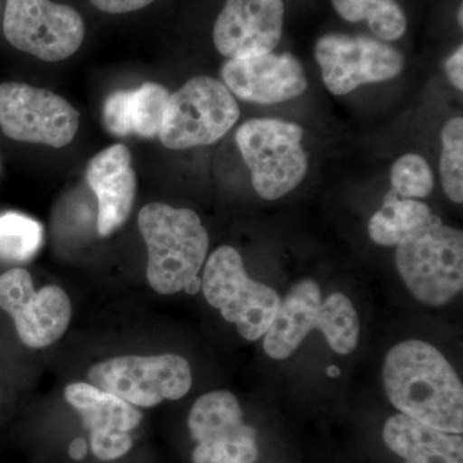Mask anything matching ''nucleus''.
Wrapping results in <instances>:
<instances>
[{
	"label": "nucleus",
	"mask_w": 463,
	"mask_h": 463,
	"mask_svg": "<svg viewBox=\"0 0 463 463\" xmlns=\"http://www.w3.org/2000/svg\"><path fill=\"white\" fill-rule=\"evenodd\" d=\"M390 403L444 432H463V385L443 353L423 340H404L389 350L383 367Z\"/></svg>",
	"instance_id": "1"
},
{
	"label": "nucleus",
	"mask_w": 463,
	"mask_h": 463,
	"mask_svg": "<svg viewBox=\"0 0 463 463\" xmlns=\"http://www.w3.org/2000/svg\"><path fill=\"white\" fill-rule=\"evenodd\" d=\"M326 337L332 352L349 355L361 337V321L354 304L341 292L323 297L318 283L300 279L281 298L272 326L263 336L265 354L273 361H285L313 331Z\"/></svg>",
	"instance_id": "2"
},
{
	"label": "nucleus",
	"mask_w": 463,
	"mask_h": 463,
	"mask_svg": "<svg viewBox=\"0 0 463 463\" xmlns=\"http://www.w3.org/2000/svg\"><path fill=\"white\" fill-rule=\"evenodd\" d=\"M147 246V279L161 295L182 291L199 277L209 251V234L194 210L148 203L138 216Z\"/></svg>",
	"instance_id": "3"
},
{
	"label": "nucleus",
	"mask_w": 463,
	"mask_h": 463,
	"mask_svg": "<svg viewBox=\"0 0 463 463\" xmlns=\"http://www.w3.org/2000/svg\"><path fill=\"white\" fill-rule=\"evenodd\" d=\"M395 267L417 301L432 307L447 306L462 294V231L437 219L397 246Z\"/></svg>",
	"instance_id": "4"
},
{
	"label": "nucleus",
	"mask_w": 463,
	"mask_h": 463,
	"mask_svg": "<svg viewBox=\"0 0 463 463\" xmlns=\"http://www.w3.org/2000/svg\"><path fill=\"white\" fill-rule=\"evenodd\" d=\"M201 288L207 303L248 341L263 339L281 306L279 292L252 279L232 246H221L207 259Z\"/></svg>",
	"instance_id": "5"
},
{
	"label": "nucleus",
	"mask_w": 463,
	"mask_h": 463,
	"mask_svg": "<svg viewBox=\"0 0 463 463\" xmlns=\"http://www.w3.org/2000/svg\"><path fill=\"white\" fill-rule=\"evenodd\" d=\"M303 137L300 125L276 118H252L241 125L236 133L237 146L261 199H281L306 178L307 158L301 147Z\"/></svg>",
	"instance_id": "6"
},
{
	"label": "nucleus",
	"mask_w": 463,
	"mask_h": 463,
	"mask_svg": "<svg viewBox=\"0 0 463 463\" xmlns=\"http://www.w3.org/2000/svg\"><path fill=\"white\" fill-rule=\"evenodd\" d=\"M239 118V103L230 90L216 79L197 76L170 96L158 137L170 149L213 145Z\"/></svg>",
	"instance_id": "7"
},
{
	"label": "nucleus",
	"mask_w": 463,
	"mask_h": 463,
	"mask_svg": "<svg viewBox=\"0 0 463 463\" xmlns=\"http://www.w3.org/2000/svg\"><path fill=\"white\" fill-rule=\"evenodd\" d=\"M88 380L128 403L149 408L184 397L192 388V370L176 354L118 356L94 364Z\"/></svg>",
	"instance_id": "8"
},
{
	"label": "nucleus",
	"mask_w": 463,
	"mask_h": 463,
	"mask_svg": "<svg viewBox=\"0 0 463 463\" xmlns=\"http://www.w3.org/2000/svg\"><path fill=\"white\" fill-rule=\"evenodd\" d=\"M3 30L14 48L48 62L72 56L85 35L80 14L51 0H7Z\"/></svg>",
	"instance_id": "9"
},
{
	"label": "nucleus",
	"mask_w": 463,
	"mask_h": 463,
	"mask_svg": "<svg viewBox=\"0 0 463 463\" xmlns=\"http://www.w3.org/2000/svg\"><path fill=\"white\" fill-rule=\"evenodd\" d=\"M78 109L53 91L32 85L0 84V128L14 141L65 147L79 129Z\"/></svg>",
	"instance_id": "10"
},
{
	"label": "nucleus",
	"mask_w": 463,
	"mask_h": 463,
	"mask_svg": "<svg viewBox=\"0 0 463 463\" xmlns=\"http://www.w3.org/2000/svg\"><path fill=\"white\" fill-rule=\"evenodd\" d=\"M315 54L323 81L335 96L389 80L404 69L401 52L364 35L327 33L317 42Z\"/></svg>",
	"instance_id": "11"
},
{
	"label": "nucleus",
	"mask_w": 463,
	"mask_h": 463,
	"mask_svg": "<svg viewBox=\"0 0 463 463\" xmlns=\"http://www.w3.org/2000/svg\"><path fill=\"white\" fill-rule=\"evenodd\" d=\"M0 307L14 318L26 346H50L65 334L71 319V303L58 286L36 291L30 273L21 268L0 276Z\"/></svg>",
	"instance_id": "12"
},
{
	"label": "nucleus",
	"mask_w": 463,
	"mask_h": 463,
	"mask_svg": "<svg viewBox=\"0 0 463 463\" xmlns=\"http://www.w3.org/2000/svg\"><path fill=\"white\" fill-rule=\"evenodd\" d=\"M282 0H227L213 33L216 50L230 60L276 50L282 38Z\"/></svg>",
	"instance_id": "13"
},
{
	"label": "nucleus",
	"mask_w": 463,
	"mask_h": 463,
	"mask_svg": "<svg viewBox=\"0 0 463 463\" xmlns=\"http://www.w3.org/2000/svg\"><path fill=\"white\" fill-rule=\"evenodd\" d=\"M222 79L231 93L258 105H274L297 99L307 88L303 66L291 53L270 52L227 61L222 67Z\"/></svg>",
	"instance_id": "14"
},
{
	"label": "nucleus",
	"mask_w": 463,
	"mask_h": 463,
	"mask_svg": "<svg viewBox=\"0 0 463 463\" xmlns=\"http://www.w3.org/2000/svg\"><path fill=\"white\" fill-rule=\"evenodd\" d=\"M85 176L99 201V234L109 236L128 221L136 199L137 179L129 149L124 145L103 149L91 158Z\"/></svg>",
	"instance_id": "15"
},
{
	"label": "nucleus",
	"mask_w": 463,
	"mask_h": 463,
	"mask_svg": "<svg viewBox=\"0 0 463 463\" xmlns=\"http://www.w3.org/2000/svg\"><path fill=\"white\" fill-rule=\"evenodd\" d=\"M383 439L405 463H463L462 434L437 430L403 413L386 420Z\"/></svg>",
	"instance_id": "16"
},
{
	"label": "nucleus",
	"mask_w": 463,
	"mask_h": 463,
	"mask_svg": "<svg viewBox=\"0 0 463 463\" xmlns=\"http://www.w3.org/2000/svg\"><path fill=\"white\" fill-rule=\"evenodd\" d=\"M65 398L83 417L85 426L93 430L129 432L142 421L136 405L87 383L67 386Z\"/></svg>",
	"instance_id": "17"
},
{
	"label": "nucleus",
	"mask_w": 463,
	"mask_h": 463,
	"mask_svg": "<svg viewBox=\"0 0 463 463\" xmlns=\"http://www.w3.org/2000/svg\"><path fill=\"white\" fill-rule=\"evenodd\" d=\"M430 207L421 201L401 199L394 191L386 194L383 205L374 213L368 223V233L377 245H401L423 228L437 221Z\"/></svg>",
	"instance_id": "18"
},
{
	"label": "nucleus",
	"mask_w": 463,
	"mask_h": 463,
	"mask_svg": "<svg viewBox=\"0 0 463 463\" xmlns=\"http://www.w3.org/2000/svg\"><path fill=\"white\" fill-rule=\"evenodd\" d=\"M248 426L239 399L227 390L201 395L188 414V429L197 443L230 437Z\"/></svg>",
	"instance_id": "19"
},
{
	"label": "nucleus",
	"mask_w": 463,
	"mask_h": 463,
	"mask_svg": "<svg viewBox=\"0 0 463 463\" xmlns=\"http://www.w3.org/2000/svg\"><path fill=\"white\" fill-rule=\"evenodd\" d=\"M332 5L349 23L367 21L383 41H397L407 29V17L395 0H332Z\"/></svg>",
	"instance_id": "20"
},
{
	"label": "nucleus",
	"mask_w": 463,
	"mask_h": 463,
	"mask_svg": "<svg viewBox=\"0 0 463 463\" xmlns=\"http://www.w3.org/2000/svg\"><path fill=\"white\" fill-rule=\"evenodd\" d=\"M44 230L35 219L20 213L0 214V259L25 263L42 248Z\"/></svg>",
	"instance_id": "21"
},
{
	"label": "nucleus",
	"mask_w": 463,
	"mask_h": 463,
	"mask_svg": "<svg viewBox=\"0 0 463 463\" xmlns=\"http://www.w3.org/2000/svg\"><path fill=\"white\" fill-rule=\"evenodd\" d=\"M170 94L156 83H145L130 90L129 114L132 132L142 138H154L160 134Z\"/></svg>",
	"instance_id": "22"
},
{
	"label": "nucleus",
	"mask_w": 463,
	"mask_h": 463,
	"mask_svg": "<svg viewBox=\"0 0 463 463\" xmlns=\"http://www.w3.org/2000/svg\"><path fill=\"white\" fill-rule=\"evenodd\" d=\"M440 179L450 201L463 203V120L447 121L441 130Z\"/></svg>",
	"instance_id": "23"
},
{
	"label": "nucleus",
	"mask_w": 463,
	"mask_h": 463,
	"mask_svg": "<svg viewBox=\"0 0 463 463\" xmlns=\"http://www.w3.org/2000/svg\"><path fill=\"white\" fill-rule=\"evenodd\" d=\"M257 430L241 432L221 440L197 443L192 453L194 463H255L259 458Z\"/></svg>",
	"instance_id": "24"
},
{
	"label": "nucleus",
	"mask_w": 463,
	"mask_h": 463,
	"mask_svg": "<svg viewBox=\"0 0 463 463\" xmlns=\"http://www.w3.org/2000/svg\"><path fill=\"white\" fill-rule=\"evenodd\" d=\"M434 174L428 161L417 154H407L392 169V190L402 199H425L434 190Z\"/></svg>",
	"instance_id": "25"
},
{
	"label": "nucleus",
	"mask_w": 463,
	"mask_h": 463,
	"mask_svg": "<svg viewBox=\"0 0 463 463\" xmlns=\"http://www.w3.org/2000/svg\"><path fill=\"white\" fill-rule=\"evenodd\" d=\"M130 90H118L109 94L103 106L106 129L118 137L132 134L129 114Z\"/></svg>",
	"instance_id": "26"
},
{
	"label": "nucleus",
	"mask_w": 463,
	"mask_h": 463,
	"mask_svg": "<svg viewBox=\"0 0 463 463\" xmlns=\"http://www.w3.org/2000/svg\"><path fill=\"white\" fill-rule=\"evenodd\" d=\"M133 446L129 432L118 430H93L90 434V448L93 455L102 461L120 458Z\"/></svg>",
	"instance_id": "27"
},
{
	"label": "nucleus",
	"mask_w": 463,
	"mask_h": 463,
	"mask_svg": "<svg viewBox=\"0 0 463 463\" xmlns=\"http://www.w3.org/2000/svg\"><path fill=\"white\" fill-rule=\"evenodd\" d=\"M100 11L108 14H128L147 7L155 0H90Z\"/></svg>",
	"instance_id": "28"
},
{
	"label": "nucleus",
	"mask_w": 463,
	"mask_h": 463,
	"mask_svg": "<svg viewBox=\"0 0 463 463\" xmlns=\"http://www.w3.org/2000/svg\"><path fill=\"white\" fill-rule=\"evenodd\" d=\"M446 74L457 90H463V48L459 45L446 61Z\"/></svg>",
	"instance_id": "29"
},
{
	"label": "nucleus",
	"mask_w": 463,
	"mask_h": 463,
	"mask_svg": "<svg viewBox=\"0 0 463 463\" xmlns=\"http://www.w3.org/2000/svg\"><path fill=\"white\" fill-rule=\"evenodd\" d=\"M69 453L72 459L80 461L87 455V441L83 438L75 439L70 446Z\"/></svg>",
	"instance_id": "30"
},
{
	"label": "nucleus",
	"mask_w": 463,
	"mask_h": 463,
	"mask_svg": "<svg viewBox=\"0 0 463 463\" xmlns=\"http://www.w3.org/2000/svg\"><path fill=\"white\" fill-rule=\"evenodd\" d=\"M462 12H463V8L461 5V7H459V11H458V21H459V25H461V26L463 25Z\"/></svg>",
	"instance_id": "31"
}]
</instances>
